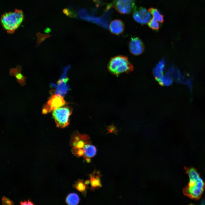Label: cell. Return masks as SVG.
Returning <instances> with one entry per match:
<instances>
[{"label":"cell","instance_id":"obj_1","mask_svg":"<svg viewBox=\"0 0 205 205\" xmlns=\"http://www.w3.org/2000/svg\"><path fill=\"white\" fill-rule=\"evenodd\" d=\"M189 177V182L183 190L184 195L195 200L201 197L205 188V183L195 169L185 167Z\"/></svg>","mask_w":205,"mask_h":205},{"label":"cell","instance_id":"obj_2","mask_svg":"<svg viewBox=\"0 0 205 205\" xmlns=\"http://www.w3.org/2000/svg\"><path fill=\"white\" fill-rule=\"evenodd\" d=\"M108 68L113 74L118 75L123 73L130 72L133 70L134 67L127 57L120 55L111 58L108 63Z\"/></svg>","mask_w":205,"mask_h":205},{"label":"cell","instance_id":"obj_3","mask_svg":"<svg viewBox=\"0 0 205 205\" xmlns=\"http://www.w3.org/2000/svg\"><path fill=\"white\" fill-rule=\"evenodd\" d=\"M24 18L22 11L15 9L13 12L6 13L1 17V22L3 27L9 33L14 32L22 22Z\"/></svg>","mask_w":205,"mask_h":205},{"label":"cell","instance_id":"obj_4","mask_svg":"<svg viewBox=\"0 0 205 205\" xmlns=\"http://www.w3.org/2000/svg\"><path fill=\"white\" fill-rule=\"evenodd\" d=\"M72 111V108L68 106L60 107L53 110L52 116L58 127L62 128L69 124V118Z\"/></svg>","mask_w":205,"mask_h":205},{"label":"cell","instance_id":"obj_5","mask_svg":"<svg viewBox=\"0 0 205 205\" xmlns=\"http://www.w3.org/2000/svg\"><path fill=\"white\" fill-rule=\"evenodd\" d=\"M112 6L120 13L128 14L136 9L134 0H114Z\"/></svg>","mask_w":205,"mask_h":205},{"label":"cell","instance_id":"obj_6","mask_svg":"<svg viewBox=\"0 0 205 205\" xmlns=\"http://www.w3.org/2000/svg\"><path fill=\"white\" fill-rule=\"evenodd\" d=\"M63 97L58 94H52L42 109V113L46 114L66 104Z\"/></svg>","mask_w":205,"mask_h":205},{"label":"cell","instance_id":"obj_7","mask_svg":"<svg viewBox=\"0 0 205 205\" xmlns=\"http://www.w3.org/2000/svg\"><path fill=\"white\" fill-rule=\"evenodd\" d=\"M89 136L86 134H81L77 132L72 135L70 141V146L76 149L83 148L86 144L91 143Z\"/></svg>","mask_w":205,"mask_h":205},{"label":"cell","instance_id":"obj_8","mask_svg":"<svg viewBox=\"0 0 205 205\" xmlns=\"http://www.w3.org/2000/svg\"><path fill=\"white\" fill-rule=\"evenodd\" d=\"M133 17L136 22L142 24L148 23L151 17L149 12L142 7L136 8L133 11Z\"/></svg>","mask_w":205,"mask_h":205},{"label":"cell","instance_id":"obj_9","mask_svg":"<svg viewBox=\"0 0 205 205\" xmlns=\"http://www.w3.org/2000/svg\"><path fill=\"white\" fill-rule=\"evenodd\" d=\"M128 48L130 52L135 56H138L142 54L145 49L143 42L137 37L131 38L129 43Z\"/></svg>","mask_w":205,"mask_h":205},{"label":"cell","instance_id":"obj_10","mask_svg":"<svg viewBox=\"0 0 205 205\" xmlns=\"http://www.w3.org/2000/svg\"><path fill=\"white\" fill-rule=\"evenodd\" d=\"M87 13V12L85 9L81 10L78 12L79 17L82 19L95 22L105 27H108V20H105V19H104L105 18H101L89 16Z\"/></svg>","mask_w":205,"mask_h":205},{"label":"cell","instance_id":"obj_11","mask_svg":"<svg viewBox=\"0 0 205 205\" xmlns=\"http://www.w3.org/2000/svg\"><path fill=\"white\" fill-rule=\"evenodd\" d=\"M90 178L91 190L95 191L96 188L98 189L102 186L100 178L102 175L100 174L99 171L95 170L92 173L88 175Z\"/></svg>","mask_w":205,"mask_h":205},{"label":"cell","instance_id":"obj_12","mask_svg":"<svg viewBox=\"0 0 205 205\" xmlns=\"http://www.w3.org/2000/svg\"><path fill=\"white\" fill-rule=\"evenodd\" d=\"M124 25L122 21L120 19H115L112 21L110 23L109 29L112 34L119 35L124 31Z\"/></svg>","mask_w":205,"mask_h":205},{"label":"cell","instance_id":"obj_13","mask_svg":"<svg viewBox=\"0 0 205 205\" xmlns=\"http://www.w3.org/2000/svg\"><path fill=\"white\" fill-rule=\"evenodd\" d=\"M21 67L17 65L15 68L10 69L9 74L15 77L17 81L22 86L24 85L25 84L26 78L21 73Z\"/></svg>","mask_w":205,"mask_h":205},{"label":"cell","instance_id":"obj_14","mask_svg":"<svg viewBox=\"0 0 205 205\" xmlns=\"http://www.w3.org/2000/svg\"><path fill=\"white\" fill-rule=\"evenodd\" d=\"M73 187L81 192L84 197L86 196L87 190L89 187L85 183L83 180H79L73 185Z\"/></svg>","mask_w":205,"mask_h":205},{"label":"cell","instance_id":"obj_15","mask_svg":"<svg viewBox=\"0 0 205 205\" xmlns=\"http://www.w3.org/2000/svg\"><path fill=\"white\" fill-rule=\"evenodd\" d=\"M83 149L85 155L90 158L94 157L96 154L97 149L96 147L91 143L86 144Z\"/></svg>","mask_w":205,"mask_h":205},{"label":"cell","instance_id":"obj_16","mask_svg":"<svg viewBox=\"0 0 205 205\" xmlns=\"http://www.w3.org/2000/svg\"><path fill=\"white\" fill-rule=\"evenodd\" d=\"M80 201L78 195L75 193L69 194L66 197L65 202L69 205H77Z\"/></svg>","mask_w":205,"mask_h":205},{"label":"cell","instance_id":"obj_17","mask_svg":"<svg viewBox=\"0 0 205 205\" xmlns=\"http://www.w3.org/2000/svg\"><path fill=\"white\" fill-rule=\"evenodd\" d=\"M148 10L153 16L152 18L161 23H163L164 16L160 13L157 9L151 7Z\"/></svg>","mask_w":205,"mask_h":205},{"label":"cell","instance_id":"obj_18","mask_svg":"<svg viewBox=\"0 0 205 205\" xmlns=\"http://www.w3.org/2000/svg\"><path fill=\"white\" fill-rule=\"evenodd\" d=\"M157 21L152 18L147 23L149 27L152 30H157L159 28V24Z\"/></svg>","mask_w":205,"mask_h":205},{"label":"cell","instance_id":"obj_19","mask_svg":"<svg viewBox=\"0 0 205 205\" xmlns=\"http://www.w3.org/2000/svg\"><path fill=\"white\" fill-rule=\"evenodd\" d=\"M3 205H13V202L5 196H3L2 199Z\"/></svg>","mask_w":205,"mask_h":205},{"label":"cell","instance_id":"obj_20","mask_svg":"<svg viewBox=\"0 0 205 205\" xmlns=\"http://www.w3.org/2000/svg\"><path fill=\"white\" fill-rule=\"evenodd\" d=\"M85 151L83 148L78 149L75 155L78 157H81L84 155Z\"/></svg>","mask_w":205,"mask_h":205},{"label":"cell","instance_id":"obj_21","mask_svg":"<svg viewBox=\"0 0 205 205\" xmlns=\"http://www.w3.org/2000/svg\"><path fill=\"white\" fill-rule=\"evenodd\" d=\"M63 12L65 14L67 15L70 16V17H73L75 16L74 14L72 11L67 9H65L63 10Z\"/></svg>","mask_w":205,"mask_h":205},{"label":"cell","instance_id":"obj_22","mask_svg":"<svg viewBox=\"0 0 205 205\" xmlns=\"http://www.w3.org/2000/svg\"><path fill=\"white\" fill-rule=\"evenodd\" d=\"M21 205H33L34 204L29 200L28 201H24V202H20Z\"/></svg>","mask_w":205,"mask_h":205},{"label":"cell","instance_id":"obj_23","mask_svg":"<svg viewBox=\"0 0 205 205\" xmlns=\"http://www.w3.org/2000/svg\"><path fill=\"white\" fill-rule=\"evenodd\" d=\"M83 158L87 163H89L91 162V160L90 157H87L85 155H84L83 156Z\"/></svg>","mask_w":205,"mask_h":205},{"label":"cell","instance_id":"obj_24","mask_svg":"<svg viewBox=\"0 0 205 205\" xmlns=\"http://www.w3.org/2000/svg\"><path fill=\"white\" fill-rule=\"evenodd\" d=\"M85 183L87 185L89 184L90 183V180H86L85 182Z\"/></svg>","mask_w":205,"mask_h":205}]
</instances>
